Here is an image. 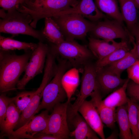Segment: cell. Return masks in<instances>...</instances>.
Returning <instances> with one entry per match:
<instances>
[{"instance_id": "cell-8", "label": "cell", "mask_w": 139, "mask_h": 139, "mask_svg": "<svg viewBox=\"0 0 139 139\" xmlns=\"http://www.w3.org/2000/svg\"><path fill=\"white\" fill-rule=\"evenodd\" d=\"M80 92L73 104L70 103L67 109L68 117L72 118L78 112L79 108L95 90L96 85L97 69L95 63L90 61L84 66Z\"/></svg>"}, {"instance_id": "cell-39", "label": "cell", "mask_w": 139, "mask_h": 139, "mask_svg": "<svg viewBox=\"0 0 139 139\" xmlns=\"http://www.w3.org/2000/svg\"><path fill=\"white\" fill-rule=\"evenodd\" d=\"M138 15L139 16V11H138Z\"/></svg>"}, {"instance_id": "cell-25", "label": "cell", "mask_w": 139, "mask_h": 139, "mask_svg": "<svg viewBox=\"0 0 139 139\" xmlns=\"http://www.w3.org/2000/svg\"><path fill=\"white\" fill-rule=\"evenodd\" d=\"M98 9L111 19L124 22L117 0H94Z\"/></svg>"}, {"instance_id": "cell-2", "label": "cell", "mask_w": 139, "mask_h": 139, "mask_svg": "<svg viewBox=\"0 0 139 139\" xmlns=\"http://www.w3.org/2000/svg\"><path fill=\"white\" fill-rule=\"evenodd\" d=\"M80 0H26L17 6L16 9L21 12L30 15L32 21L30 25L36 27L40 20L52 17L61 11L74 7Z\"/></svg>"}, {"instance_id": "cell-36", "label": "cell", "mask_w": 139, "mask_h": 139, "mask_svg": "<svg viewBox=\"0 0 139 139\" xmlns=\"http://www.w3.org/2000/svg\"><path fill=\"white\" fill-rule=\"evenodd\" d=\"M5 10L2 8L0 10V16L2 19L4 18L6 15V13L5 11Z\"/></svg>"}, {"instance_id": "cell-13", "label": "cell", "mask_w": 139, "mask_h": 139, "mask_svg": "<svg viewBox=\"0 0 139 139\" xmlns=\"http://www.w3.org/2000/svg\"><path fill=\"white\" fill-rule=\"evenodd\" d=\"M69 14L80 15L94 22L108 18L98 9L94 0H80L75 6L60 12L54 16Z\"/></svg>"}, {"instance_id": "cell-14", "label": "cell", "mask_w": 139, "mask_h": 139, "mask_svg": "<svg viewBox=\"0 0 139 139\" xmlns=\"http://www.w3.org/2000/svg\"><path fill=\"white\" fill-rule=\"evenodd\" d=\"M88 39L89 48L97 60L102 59L117 49L129 46L130 43L123 40L117 42L114 40H100L91 37Z\"/></svg>"}, {"instance_id": "cell-7", "label": "cell", "mask_w": 139, "mask_h": 139, "mask_svg": "<svg viewBox=\"0 0 139 139\" xmlns=\"http://www.w3.org/2000/svg\"><path fill=\"white\" fill-rule=\"evenodd\" d=\"M96 22L90 32L93 37L110 40L120 39L121 40L131 42L134 38L123 23L114 19L107 18Z\"/></svg>"}, {"instance_id": "cell-24", "label": "cell", "mask_w": 139, "mask_h": 139, "mask_svg": "<svg viewBox=\"0 0 139 139\" xmlns=\"http://www.w3.org/2000/svg\"><path fill=\"white\" fill-rule=\"evenodd\" d=\"M129 80L128 78H127L123 86L113 91L102 100V103L106 106L115 108L126 104L128 98L126 94V88Z\"/></svg>"}, {"instance_id": "cell-27", "label": "cell", "mask_w": 139, "mask_h": 139, "mask_svg": "<svg viewBox=\"0 0 139 139\" xmlns=\"http://www.w3.org/2000/svg\"><path fill=\"white\" fill-rule=\"evenodd\" d=\"M127 106L128 118L133 139H138L137 126L139 104L128 97Z\"/></svg>"}, {"instance_id": "cell-10", "label": "cell", "mask_w": 139, "mask_h": 139, "mask_svg": "<svg viewBox=\"0 0 139 139\" xmlns=\"http://www.w3.org/2000/svg\"><path fill=\"white\" fill-rule=\"evenodd\" d=\"M70 103L67 101L54 106L49 115L47 128L42 132L57 136L61 139L69 138L70 132L67 120V110Z\"/></svg>"}, {"instance_id": "cell-23", "label": "cell", "mask_w": 139, "mask_h": 139, "mask_svg": "<svg viewBox=\"0 0 139 139\" xmlns=\"http://www.w3.org/2000/svg\"><path fill=\"white\" fill-rule=\"evenodd\" d=\"M116 121L119 127V136L121 139H133L128 119L127 103L117 108Z\"/></svg>"}, {"instance_id": "cell-1", "label": "cell", "mask_w": 139, "mask_h": 139, "mask_svg": "<svg viewBox=\"0 0 139 139\" xmlns=\"http://www.w3.org/2000/svg\"><path fill=\"white\" fill-rule=\"evenodd\" d=\"M11 51L0 50V91L2 93L16 89L33 51H25L18 55Z\"/></svg>"}, {"instance_id": "cell-17", "label": "cell", "mask_w": 139, "mask_h": 139, "mask_svg": "<svg viewBox=\"0 0 139 139\" xmlns=\"http://www.w3.org/2000/svg\"><path fill=\"white\" fill-rule=\"evenodd\" d=\"M73 126L74 129L70 132L69 136L75 139H99L95 132L90 127L78 112L74 117L69 125Z\"/></svg>"}, {"instance_id": "cell-6", "label": "cell", "mask_w": 139, "mask_h": 139, "mask_svg": "<svg viewBox=\"0 0 139 139\" xmlns=\"http://www.w3.org/2000/svg\"><path fill=\"white\" fill-rule=\"evenodd\" d=\"M51 49L70 65L77 68L84 65L95 57L86 46L79 44L73 40H65L58 44H52Z\"/></svg>"}, {"instance_id": "cell-16", "label": "cell", "mask_w": 139, "mask_h": 139, "mask_svg": "<svg viewBox=\"0 0 139 139\" xmlns=\"http://www.w3.org/2000/svg\"><path fill=\"white\" fill-rule=\"evenodd\" d=\"M90 96L103 123L109 128H114L116 122V108L106 106L102 103V97L97 86Z\"/></svg>"}, {"instance_id": "cell-22", "label": "cell", "mask_w": 139, "mask_h": 139, "mask_svg": "<svg viewBox=\"0 0 139 139\" xmlns=\"http://www.w3.org/2000/svg\"><path fill=\"white\" fill-rule=\"evenodd\" d=\"M79 72L78 68L73 67L66 71L62 77V84L67 94V101L69 102L79 84Z\"/></svg>"}, {"instance_id": "cell-15", "label": "cell", "mask_w": 139, "mask_h": 139, "mask_svg": "<svg viewBox=\"0 0 139 139\" xmlns=\"http://www.w3.org/2000/svg\"><path fill=\"white\" fill-rule=\"evenodd\" d=\"M80 112L90 127L102 139L105 138L103 124L92 101L85 100L79 108Z\"/></svg>"}, {"instance_id": "cell-38", "label": "cell", "mask_w": 139, "mask_h": 139, "mask_svg": "<svg viewBox=\"0 0 139 139\" xmlns=\"http://www.w3.org/2000/svg\"><path fill=\"white\" fill-rule=\"evenodd\" d=\"M137 9H139V0H134Z\"/></svg>"}, {"instance_id": "cell-18", "label": "cell", "mask_w": 139, "mask_h": 139, "mask_svg": "<svg viewBox=\"0 0 139 139\" xmlns=\"http://www.w3.org/2000/svg\"><path fill=\"white\" fill-rule=\"evenodd\" d=\"M118 1L124 22L131 34L139 21L138 9L134 0H118Z\"/></svg>"}, {"instance_id": "cell-31", "label": "cell", "mask_w": 139, "mask_h": 139, "mask_svg": "<svg viewBox=\"0 0 139 139\" xmlns=\"http://www.w3.org/2000/svg\"><path fill=\"white\" fill-rule=\"evenodd\" d=\"M126 94L129 98L139 104V84L130 80L127 87Z\"/></svg>"}, {"instance_id": "cell-29", "label": "cell", "mask_w": 139, "mask_h": 139, "mask_svg": "<svg viewBox=\"0 0 139 139\" xmlns=\"http://www.w3.org/2000/svg\"><path fill=\"white\" fill-rule=\"evenodd\" d=\"M35 91H22L15 96L14 102L21 114L30 102Z\"/></svg>"}, {"instance_id": "cell-37", "label": "cell", "mask_w": 139, "mask_h": 139, "mask_svg": "<svg viewBox=\"0 0 139 139\" xmlns=\"http://www.w3.org/2000/svg\"><path fill=\"white\" fill-rule=\"evenodd\" d=\"M137 129L138 135V139H139V106L138 107V118L137 126Z\"/></svg>"}, {"instance_id": "cell-4", "label": "cell", "mask_w": 139, "mask_h": 139, "mask_svg": "<svg viewBox=\"0 0 139 139\" xmlns=\"http://www.w3.org/2000/svg\"><path fill=\"white\" fill-rule=\"evenodd\" d=\"M32 21L30 15L16 9L7 11L5 17L0 20V32L13 35L24 34L44 42L45 40L42 31L35 29L30 23Z\"/></svg>"}, {"instance_id": "cell-20", "label": "cell", "mask_w": 139, "mask_h": 139, "mask_svg": "<svg viewBox=\"0 0 139 139\" xmlns=\"http://www.w3.org/2000/svg\"><path fill=\"white\" fill-rule=\"evenodd\" d=\"M132 43L133 47L127 55L119 60L105 67L115 73L121 75L124 71L127 70L139 60L135 40Z\"/></svg>"}, {"instance_id": "cell-5", "label": "cell", "mask_w": 139, "mask_h": 139, "mask_svg": "<svg viewBox=\"0 0 139 139\" xmlns=\"http://www.w3.org/2000/svg\"><path fill=\"white\" fill-rule=\"evenodd\" d=\"M52 18L59 27L66 40L84 39L92 30L96 23L76 14H64Z\"/></svg>"}, {"instance_id": "cell-21", "label": "cell", "mask_w": 139, "mask_h": 139, "mask_svg": "<svg viewBox=\"0 0 139 139\" xmlns=\"http://www.w3.org/2000/svg\"><path fill=\"white\" fill-rule=\"evenodd\" d=\"M42 32L45 39L51 44H58L65 40L59 27L52 17L45 19Z\"/></svg>"}, {"instance_id": "cell-28", "label": "cell", "mask_w": 139, "mask_h": 139, "mask_svg": "<svg viewBox=\"0 0 139 139\" xmlns=\"http://www.w3.org/2000/svg\"><path fill=\"white\" fill-rule=\"evenodd\" d=\"M131 49L129 46L117 49L102 59L95 63L97 68L105 67L119 60L124 57Z\"/></svg>"}, {"instance_id": "cell-35", "label": "cell", "mask_w": 139, "mask_h": 139, "mask_svg": "<svg viewBox=\"0 0 139 139\" xmlns=\"http://www.w3.org/2000/svg\"><path fill=\"white\" fill-rule=\"evenodd\" d=\"M33 139H61L57 136L42 132L36 134Z\"/></svg>"}, {"instance_id": "cell-11", "label": "cell", "mask_w": 139, "mask_h": 139, "mask_svg": "<svg viewBox=\"0 0 139 139\" xmlns=\"http://www.w3.org/2000/svg\"><path fill=\"white\" fill-rule=\"evenodd\" d=\"M49 111L45 110L34 116L27 123L14 131L8 138L33 139L36 134L42 132L47 128L49 116Z\"/></svg>"}, {"instance_id": "cell-26", "label": "cell", "mask_w": 139, "mask_h": 139, "mask_svg": "<svg viewBox=\"0 0 139 139\" xmlns=\"http://www.w3.org/2000/svg\"><path fill=\"white\" fill-rule=\"evenodd\" d=\"M38 44L21 41L12 38L0 36V50L3 51L23 50L33 51L37 47Z\"/></svg>"}, {"instance_id": "cell-3", "label": "cell", "mask_w": 139, "mask_h": 139, "mask_svg": "<svg viewBox=\"0 0 139 139\" xmlns=\"http://www.w3.org/2000/svg\"><path fill=\"white\" fill-rule=\"evenodd\" d=\"M57 57L58 63L55 74L44 90L42 100L36 111V114L43 109L52 111L56 105L62 103L67 98L66 93L62 84V79L70 65L66 60Z\"/></svg>"}, {"instance_id": "cell-33", "label": "cell", "mask_w": 139, "mask_h": 139, "mask_svg": "<svg viewBox=\"0 0 139 139\" xmlns=\"http://www.w3.org/2000/svg\"><path fill=\"white\" fill-rule=\"evenodd\" d=\"M26 0H0V6L7 11L16 9L17 6L25 2Z\"/></svg>"}, {"instance_id": "cell-34", "label": "cell", "mask_w": 139, "mask_h": 139, "mask_svg": "<svg viewBox=\"0 0 139 139\" xmlns=\"http://www.w3.org/2000/svg\"><path fill=\"white\" fill-rule=\"evenodd\" d=\"M135 39L137 52L139 57V21L131 33Z\"/></svg>"}, {"instance_id": "cell-19", "label": "cell", "mask_w": 139, "mask_h": 139, "mask_svg": "<svg viewBox=\"0 0 139 139\" xmlns=\"http://www.w3.org/2000/svg\"><path fill=\"white\" fill-rule=\"evenodd\" d=\"M21 114L14 102H11L7 110L4 120L0 125L3 136L8 137L12 134L19 121Z\"/></svg>"}, {"instance_id": "cell-9", "label": "cell", "mask_w": 139, "mask_h": 139, "mask_svg": "<svg viewBox=\"0 0 139 139\" xmlns=\"http://www.w3.org/2000/svg\"><path fill=\"white\" fill-rule=\"evenodd\" d=\"M37 44V47L32 51L24 75L17 84L16 89H24L30 81L43 71L50 47L42 41H39Z\"/></svg>"}, {"instance_id": "cell-30", "label": "cell", "mask_w": 139, "mask_h": 139, "mask_svg": "<svg viewBox=\"0 0 139 139\" xmlns=\"http://www.w3.org/2000/svg\"><path fill=\"white\" fill-rule=\"evenodd\" d=\"M15 96L10 98L2 93L0 96V125L5 119L7 110L10 103L14 101Z\"/></svg>"}, {"instance_id": "cell-12", "label": "cell", "mask_w": 139, "mask_h": 139, "mask_svg": "<svg viewBox=\"0 0 139 139\" xmlns=\"http://www.w3.org/2000/svg\"><path fill=\"white\" fill-rule=\"evenodd\" d=\"M97 69L96 86L102 97L121 86L127 79L121 78L106 67Z\"/></svg>"}, {"instance_id": "cell-32", "label": "cell", "mask_w": 139, "mask_h": 139, "mask_svg": "<svg viewBox=\"0 0 139 139\" xmlns=\"http://www.w3.org/2000/svg\"><path fill=\"white\" fill-rule=\"evenodd\" d=\"M128 78L139 84V59L127 69Z\"/></svg>"}]
</instances>
